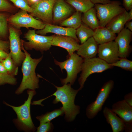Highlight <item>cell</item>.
Instances as JSON below:
<instances>
[{
	"mask_svg": "<svg viewBox=\"0 0 132 132\" xmlns=\"http://www.w3.org/2000/svg\"><path fill=\"white\" fill-rule=\"evenodd\" d=\"M54 86L56 88V91L47 98L39 100V101L41 103L48 98L52 96H55V98L53 103L56 104L61 102L64 112L65 119L66 121L68 122L73 121L77 115L80 112V106L75 104V97L80 90L79 89H73L70 83L64 84L61 87Z\"/></svg>",
	"mask_w": 132,
	"mask_h": 132,
	"instance_id": "6da1fadb",
	"label": "cell"
},
{
	"mask_svg": "<svg viewBox=\"0 0 132 132\" xmlns=\"http://www.w3.org/2000/svg\"><path fill=\"white\" fill-rule=\"evenodd\" d=\"M21 49L23 50L25 56L22 63V71L23 74L22 81L15 93L19 95L25 90H35L39 88V79L35 72L36 68L43 58V56L39 58H33L31 55L24 48L21 40Z\"/></svg>",
	"mask_w": 132,
	"mask_h": 132,
	"instance_id": "7a4b0ae2",
	"label": "cell"
},
{
	"mask_svg": "<svg viewBox=\"0 0 132 132\" xmlns=\"http://www.w3.org/2000/svg\"><path fill=\"white\" fill-rule=\"evenodd\" d=\"M28 97L24 103L19 106H15L5 102L3 103L11 107L17 115V118L13 121L19 129L25 132H34L36 128L32 120L30 113V105L33 96L36 94L34 90L28 89Z\"/></svg>",
	"mask_w": 132,
	"mask_h": 132,
	"instance_id": "3957f363",
	"label": "cell"
},
{
	"mask_svg": "<svg viewBox=\"0 0 132 132\" xmlns=\"http://www.w3.org/2000/svg\"><path fill=\"white\" fill-rule=\"evenodd\" d=\"M67 60L59 62L55 59V64L58 66L62 72L63 69L66 70L67 74L66 78H60L63 85L69 83L71 85L74 84L78 73L81 71L82 66L84 59L77 54L74 53Z\"/></svg>",
	"mask_w": 132,
	"mask_h": 132,
	"instance_id": "277c9868",
	"label": "cell"
},
{
	"mask_svg": "<svg viewBox=\"0 0 132 132\" xmlns=\"http://www.w3.org/2000/svg\"><path fill=\"white\" fill-rule=\"evenodd\" d=\"M113 67L99 57L84 59L81 73L78 79L80 86L79 89L80 90L83 88L87 79L91 75L94 73H102Z\"/></svg>",
	"mask_w": 132,
	"mask_h": 132,
	"instance_id": "5b68a950",
	"label": "cell"
},
{
	"mask_svg": "<svg viewBox=\"0 0 132 132\" xmlns=\"http://www.w3.org/2000/svg\"><path fill=\"white\" fill-rule=\"evenodd\" d=\"M53 37V35L47 36L38 34L36 33L35 30L29 29L23 36L28 41L21 40L26 50L34 49L43 52L49 50L51 47Z\"/></svg>",
	"mask_w": 132,
	"mask_h": 132,
	"instance_id": "8992f818",
	"label": "cell"
},
{
	"mask_svg": "<svg viewBox=\"0 0 132 132\" xmlns=\"http://www.w3.org/2000/svg\"><path fill=\"white\" fill-rule=\"evenodd\" d=\"M121 4L120 1L117 0L105 4H95L99 27H105L114 17L125 10L121 6Z\"/></svg>",
	"mask_w": 132,
	"mask_h": 132,
	"instance_id": "52a82bcc",
	"label": "cell"
},
{
	"mask_svg": "<svg viewBox=\"0 0 132 132\" xmlns=\"http://www.w3.org/2000/svg\"><path fill=\"white\" fill-rule=\"evenodd\" d=\"M8 21V24L19 29L22 27L27 29L31 27L35 29H42L46 24L35 19L27 11L21 9L14 14L10 16Z\"/></svg>",
	"mask_w": 132,
	"mask_h": 132,
	"instance_id": "ba28073f",
	"label": "cell"
},
{
	"mask_svg": "<svg viewBox=\"0 0 132 132\" xmlns=\"http://www.w3.org/2000/svg\"><path fill=\"white\" fill-rule=\"evenodd\" d=\"M114 82L112 80L105 83L99 90L95 100L87 107L86 114L90 119L94 118L102 109L106 101L113 88Z\"/></svg>",
	"mask_w": 132,
	"mask_h": 132,
	"instance_id": "9c48e42d",
	"label": "cell"
},
{
	"mask_svg": "<svg viewBox=\"0 0 132 132\" xmlns=\"http://www.w3.org/2000/svg\"><path fill=\"white\" fill-rule=\"evenodd\" d=\"M8 27L10 53L14 63L18 67L22 64L25 56L21 49L20 36L22 32L20 29H17L9 24Z\"/></svg>",
	"mask_w": 132,
	"mask_h": 132,
	"instance_id": "30bf717a",
	"label": "cell"
},
{
	"mask_svg": "<svg viewBox=\"0 0 132 132\" xmlns=\"http://www.w3.org/2000/svg\"><path fill=\"white\" fill-rule=\"evenodd\" d=\"M56 0H38L30 7V14L46 24H53V9Z\"/></svg>",
	"mask_w": 132,
	"mask_h": 132,
	"instance_id": "8fae6325",
	"label": "cell"
},
{
	"mask_svg": "<svg viewBox=\"0 0 132 132\" xmlns=\"http://www.w3.org/2000/svg\"><path fill=\"white\" fill-rule=\"evenodd\" d=\"M99 57L110 64L116 62L120 59L118 44L112 41L98 45Z\"/></svg>",
	"mask_w": 132,
	"mask_h": 132,
	"instance_id": "7c38bea8",
	"label": "cell"
},
{
	"mask_svg": "<svg viewBox=\"0 0 132 132\" xmlns=\"http://www.w3.org/2000/svg\"><path fill=\"white\" fill-rule=\"evenodd\" d=\"M74 9L64 0H56L53 9V24L60 23L75 12Z\"/></svg>",
	"mask_w": 132,
	"mask_h": 132,
	"instance_id": "4fadbf2b",
	"label": "cell"
},
{
	"mask_svg": "<svg viewBox=\"0 0 132 132\" xmlns=\"http://www.w3.org/2000/svg\"><path fill=\"white\" fill-rule=\"evenodd\" d=\"M118 34L115 41L118 45L119 56L120 58H127L131 51L130 43L132 40V32L125 28Z\"/></svg>",
	"mask_w": 132,
	"mask_h": 132,
	"instance_id": "5bb4252c",
	"label": "cell"
},
{
	"mask_svg": "<svg viewBox=\"0 0 132 132\" xmlns=\"http://www.w3.org/2000/svg\"><path fill=\"white\" fill-rule=\"evenodd\" d=\"M79 42L71 37L55 34L53 35L51 45L65 49L69 56L78 49L80 45Z\"/></svg>",
	"mask_w": 132,
	"mask_h": 132,
	"instance_id": "9a60e30c",
	"label": "cell"
},
{
	"mask_svg": "<svg viewBox=\"0 0 132 132\" xmlns=\"http://www.w3.org/2000/svg\"><path fill=\"white\" fill-rule=\"evenodd\" d=\"M35 32L37 34L44 36L48 33H52L56 34L68 36L72 37L79 42L76 35V29L71 28L53 24H46L43 29L38 30Z\"/></svg>",
	"mask_w": 132,
	"mask_h": 132,
	"instance_id": "2e32d148",
	"label": "cell"
},
{
	"mask_svg": "<svg viewBox=\"0 0 132 132\" xmlns=\"http://www.w3.org/2000/svg\"><path fill=\"white\" fill-rule=\"evenodd\" d=\"M111 109L124 123H132V107L124 99L113 104Z\"/></svg>",
	"mask_w": 132,
	"mask_h": 132,
	"instance_id": "e0dca14e",
	"label": "cell"
},
{
	"mask_svg": "<svg viewBox=\"0 0 132 132\" xmlns=\"http://www.w3.org/2000/svg\"><path fill=\"white\" fill-rule=\"evenodd\" d=\"M98 45L91 37L80 45L77 54L83 59L95 57L98 52Z\"/></svg>",
	"mask_w": 132,
	"mask_h": 132,
	"instance_id": "ac0fdd59",
	"label": "cell"
},
{
	"mask_svg": "<svg viewBox=\"0 0 132 132\" xmlns=\"http://www.w3.org/2000/svg\"><path fill=\"white\" fill-rule=\"evenodd\" d=\"M103 113L107 122L110 125L113 132H121L124 130V123L111 109L105 107Z\"/></svg>",
	"mask_w": 132,
	"mask_h": 132,
	"instance_id": "d6986e66",
	"label": "cell"
},
{
	"mask_svg": "<svg viewBox=\"0 0 132 132\" xmlns=\"http://www.w3.org/2000/svg\"><path fill=\"white\" fill-rule=\"evenodd\" d=\"M129 19V13L125 10L114 17L105 27L114 33L118 34L124 28Z\"/></svg>",
	"mask_w": 132,
	"mask_h": 132,
	"instance_id": "ffe728a7",
	"label": "cell"
},
{
	"mask_svg": "<svg viewBox=\"0 0 132 132\" xmlns=\"http://www.w3.org/2000/svg\"><path fill=\"white\" fill-rule=\"evenodd\" d=\"M94 31L93 37L98 45L113 41L116 37V34L106 27H99Z\"/></svg>",
	"mask_w": 132,
	"mask_h": 132,
	"instance_id": "44dd1931",
	"label": "cell"
},
{
	"mask_svg": "<svg viewBox=\"0 0 132 132\" xmlns=\"http://www.w3.org/2000/svg\"><path fill=\"white\" fill-rule=\"evenodd\" d=\"M81 20L83 23L93 30L99 27V22L94 7L83 13Z\"/></svg>",
	"mask_w": 132,
	"mask_h": 132,
	"instance_id": "7402d4cb",
	"label": "cell"
},
{
	"mask_svg": "<svg viewBox=\"0 0 132 132\" xmlns=\"http://www.w3.org/2000/svg\"><path fill=\"white\" fill-rule=\"evenodd\" d=\"M82 13L76 11L70 16L60 22V26L77 29L82 23Z\"/></svg>",
	"mask_w": 132,
	"mask_h": 132,
	"instance_id": "603a6c76",
	"label": "cell"
},
{
	"mask_svg": "<svg viewBox=\"0 0 132 132\" xmlns=\"http://www.w3.org/2000/svg\"><path fill=\"white\" fill-rule=\"evenodd\" d=\"M66 2L72 6L76 11L84 13L94 7L90 0H66Z\"/></svg>",
	"mask_w": 132,
	"mask_h": 132,
	"instance_id": "cb8c5ba5",
	"label": "cell"
},
{
	"mask_svg": "<svg viewBox=\"0 0 132 132\" xmlns=\"http://www.w3.org/2000/svg\"><path fill=\"white\" fill-rule=\"evenodd\" d=\"M94 33L93 30L82 22L76 29V35L81 44L89 38L93 37Z\"/></svg>",
	"mask_w": 132,
	"mask_h": 132,
	"instance_id": "d4e9b609",
	"label": "cell"
},
{
	"mask_svg": "<svg viewBox=\"0 0 132 132\" xmlns=\"http://www.w3.org/2000/svg\"><path fill=\"white\" fill-rule=\"evenodd\" d=\"M64 114V111L62 107L55 109L50 112H48L44 114L38 116L36 118L40 123H45L50 121L52 120L59 116H62Z\"/></svg>",
	"mask_w": 132,
	"mask_h": 132,
	"instance_id": "484cf974",
	"label": "cell"
},
{
	"mask_svg": "<svg viewBox=\"0 0 132 132\" xmlns=\"http://www.w3.org/2000/svg\"><path fill=\"white\" fill-rule=\"evenodd\" d=\"M6 13H0V40L6 41L9 32L8 19L10 16Z\"/></svg>",
	"mask_w": 132,
	"mask_h": 132,
	"instance_id": "4316f807",
	"label": "cell"
},
{
	"mask_svg": "<svg viewBox=\"0 0 132 132\" xmlns=\"http://www.w3.org/2000/svg\"><path fill=\"white\" fill-rule=\"evenodd\" d=\"M1 62L9 74L14 76L17 75L18 67L14 63L10 53H9L8 56L3 59Z\"/></svg>",
	"mask_w": 132,
	"mask_h": 132,
	"instance_id": "83f0119b",
	"label": "cell"
},
{
	"mask_svg": "<svg viewBox=\"0 0 132 132\" xmlns=\"http://www.w3.org/2000/svg\"><path fill=\"white\" fill-rule=\"evenodd\" d=\"M110 64L113 66L118 67L126 71H132V61L127 58H120L116 62Z\"/></svg>",
	"mask_w": 132,
	"mask_h": 132,
	"instance_id": "f1b7e54d",
	"label": "cell"
},
{
	"mask_svg": "<svg viewBox=\"0 0 132 132\" xmlns=\"http://www.w3.org/2000/svg\"><path fill=\"white\" fill-rule=\"evenodd\" d=\"M17 83L16 79L14 76L8 73H0V86L6 84L14 85Z\"/></svg>",
	"mask_w": 132,
	"mask_h": 132,
	"instance_id": "f546056e",
	"label": "cell"
},
{
	"mask_svg": "<svg viewBox=\"0 0 132 132\" xmlns=\"http://www.w3.org/2000/svg\"><path fill=\"white\" fill-rule=\"evenodd\" d=\"M12 2L17 7L30 13L32 11V8L28 4L27 0H7Z\"/></svg>",
	"mask_w": 132,
	"mask_h": 132,
	"instance_id": "4dcf8cb0",
	"label": "cell"
},
{
	"mask_svg": "<svg viewBox=\"0 0 132 132\" xmlns=\"http://www.w3.org/2000/svg\"><path fill=\"white\" fill-rule=\"evenodd\" d=\"M15 11L13 6L6 0H0V12L12 13Z\"/></svg>",
	"mask_w": 132,
	"mask_h": 132,
	"instance_id": "1f68e13d",
	"label": "cell"
},
{
	"mask_svg": "<svg viewBox=\"0 0 132 132\" xmlns=\"http://www.w3.org/2000/svg\"><path fill=\"white\" fill-rule=\"evenodd\" d=\"M37 132H52L54 129V126L50 122L40 123L39 126L37 128Z\"/></svg>",
	"mask_w": 132,
	"mask_h": 132,
	"instance_id": "d6a6232c",
	"label": "cell"
},
{
	"mask_svg": "<svg viewBox=\"0 0 132 132\" xmlns=\"http://www.w3.org/2000/svg\"><path fill=\"white\" fill-rule=\"evenodd\" d=\"M0 48L8 53L9 50L10 49L9 41L0 40Z\"/></svg>",
	"mask_w": 132,
	"mask_h": 132,
	"instance_id": "836d02e7",
	"label": "cell"
},
{
	"mask_svg": "<svg viewBox=\"0 0 132 132\" xmlns=\"http://www.w3.org/2000/svg\"><path fill=\"white\" fill-rule=\"evenodd\" d=\"M123 4L124 8L128 11L132 9V0H123Z\"/></svg>",
	"mask_w": 132,
	"mask_h": 132,
	"instance_id": "e575fe53",
	"label": "cell"
},
{
	"mask_svg": "<svg viewBox=\"0 0 132 132\" xmlns=\"http://www.w3.org/2000/svg\"><path fill=\"white\" fill-rule=\"evenodd\" d=\"M124 100L129 105L132 107V92L126 94L124 96Z\"/></svg>",
	"mask_w": 132,
	"mask_h": 132,
	"instance_id": "d590c367",
	"label": "cell"
},
{
	"mask_svg": "<svg viewBox=\"0 0 132 132\" xmlns=\"http://www.w3.org/2000/svg\"><path fill=\"white\" fill-rule=\"evenodd\" d=\"M94 4L100 3L102 4H105L110 3L111 1L110 0H90Z\"/></svg>",
	"mask_w": 132,
	"mask_h": 132,
	"instance_id": "8d00e7d4",
	"label": "cell"
},
{
	"mask_svg": "<svg viewBox=\"0 0 132 132\" xmlns=\"http://www.w3.org/2000/svg\"><path fill=\"white\" fill-rule=\"evenodd\" d=\"M9 54L0 48V58L2 59H5L8 56Z\"/></svg>",
	"mask_w": 132,
	"mask_h": 132,
	"instance_id": "74e56055",
	"label": "cell"
},
{
	"mask_svg": "<svg viewBox=\"0 0 132 132\" xmlns=\"http://www.w3.org/2000/svg\"><path fill=\"white\" fill-rule=\"evenodd\" d=\"M125 123L124 130L126 132H132V123Z\"/></svg>",
	"mask_w": 132,
	"mask_h": 132,
	"instance_id": "f35d334b",
	"label": "cell"
},
{
	"mask_svg": "<svg viewBox=\"0 0 132 132\" xmlns=\"http://www.w3.org/2000/svg\"><path fill=\"white\" fill-rule=\"evenodd\" d=\"M0 73L3 74L8 73L2 62H0ZM9 74V73H8Z\"/></svg>",
	"mask_w": 132,
	"mask_h": 132,
	"instance_id": "ab89813d",
	"label": "cell"
},
{
	"mask_svg": "<svg viewBox=\"0 0 132 132\" xmlns=\"http://www.w3.org/2000/svg\"><path fill=\"white\" fill-rule=\"evenodd\" d=\"M125 25V28L128 29L131 31H132V21H129L127 22Z\"/></svg>",
	"mask_w": 132,
	"mask_h": 132,
	"instance_id": "60d3db41",
	"label": "cell"
},
{
	"mask_svg": "<svg viewBox=\"0 0 132 132\" xmlns=\"http://www.w3.org/2000/svg\"><path fill=\"white\" fill-rule=\"evenodd\" d=\"M129 11V12H128L129 17V21L131 20L132 19V9H131Z\"/></svg>",
	"mask_w": 132,
	"mask_h": 132,
	"instance_id": "b9f144b4",
	"label": "cell"
},
{
	"mask_svg": "<svg viewBox=\"0 0 132 132\" xmlns=\"http://www.w3.org/2000/svg\"><path fill=\"white\" fill-rule=\"evenodd\" d=\"M28 3L31 4L33 3L34 1V0H27Z\"/></svg>",
	"mask_w": 132,
	"mask_h": 132,
	"instance_id": "7bdbcfd3",
	"label": "cell"
},
{
	"mask_svg": "<svg viewBox=\"0 0 132 132\" xmlns=\"http://www.w3.org/2000/svg\"><path fill=\"white\" fill-rule=\"evenodd\" d=\"M3 59H1V58H0V62H1L2 61V60Z\"/></svg>",
	"mask_w": 132,
	"mask_h": 132,
	"instance_id": "ee69618b",
	"label": "cell"
}]
</instances>
